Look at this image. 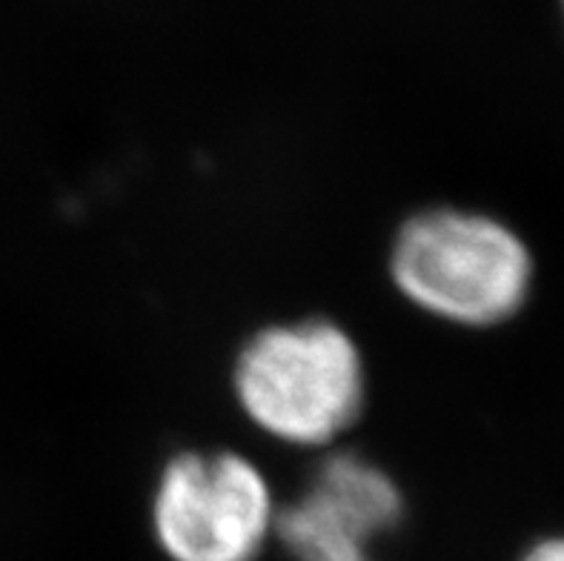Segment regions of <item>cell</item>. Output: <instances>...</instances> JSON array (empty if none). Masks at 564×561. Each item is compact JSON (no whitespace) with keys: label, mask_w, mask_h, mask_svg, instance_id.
Here are the masks:
<instances>
[{"label":"cell","mask_w":564,"mask_h":561,"mask_svg":"<svg viewBox=\"0 0 564 561\" xmlns=\"http://www.w3.org/2000/svg\"><path fill=\"white\" fill-rule=\"evenodd\" d=\"M275 501L247 455L178 453L152 493V533L170 561H258L275 533Z\"/></svg>","instance_id":"3"},{"label":"cell","mask_w":564,"mask_h":561,"mask_svg":"<svg viewBox=\"0 0 564 561\" xmlns=\"http://www.w3.org/2000/svg\"><path fill=\"white\" fill-rule=\"evenodd\" d=\"M519 561H564V533L544 536L536 544H530Z\"/></svg>","instance_id":"5"},{"label":"cell","mask_w":564,"mask_h":561,"mask_svg":"<svg viewBox=\"0 0 564 561\" xmlns=\"http://www.w3.org/2000/svg\"><path fill=\"white\" fill-rule=\"evenodd\" d=\"M404 519L395 478L352 450L329 453L307 487L279 507L275 533L295 561H370Z\"/></svg>","instance_id":"4"},{"label":"cell","mask_w":564,"mask_h":561,"mask_svg":"<svg viewBox=\"0 0 564 561\" xmlns=\"http://www.w3.org/2000/svg\"><path fill=\"white\" fill-rule=\"evenodd\" d=\"M562 12H564V0H562Z\"/></svg>","instance_id":"6"},{"label":"cell","mask_w":564,"mask_h":561,"mask_svg":"<svg viewBox=\"0 0 564 561\" xmlns=\"http://www.w3.org/2000/svg\"><path fill=\"white\" fill-rule=\"evenodd\" d=\"M390 278L415 310L456 327L490 330L528 306L536 258L501 218L462 206H430L395 233Z\"/></svg>","instance_id":"1"},{"label":"cell","mask_w":564,"mask_h":561,"mask_svg":"<svg viewBox=\"0 0 564 561\" xmlns=\"http://www.w3.org/2000/svg\"><path fill=\"white\" fill-rule=\"evenodd\" d=\"M232 390L243 416L270 439L333 447L365 410V356L336 321L272 324L238 349Z\"/></svg>","instance_id":"2"}]
</instances>
